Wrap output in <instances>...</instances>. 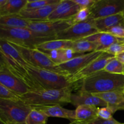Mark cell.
<instances>
[{"mask_svg":"<svg viewBox=\"0 0 124 124\" xmlns=\"http://www.w3.org/2000/svg\"><path fill=\"white\" fill-rule=\"evenodd\" d=\"M72 87L61 89L30 90L26 94L19 96V99L31 108L36 107L68 104L70 103Z\"/></svg>","mask_w":124,"mask_h":124,"instance_id":"obj_1","label":"cell"},{"mask_svg":"<svg viewBox=\"0 0 124 124\" xmlns=\"http://www.w3.org/2000/svg\"><path fill=\"white\" fill-rule=\"evenodd\" d=\"M80 90L88 93H104L124 87V75L113 74L105 70L98 71L81 81Z\"/></svg>","mask_w":124,"mask_h":124,"instance_id":"obj_2","label":"cell"},{"mask_svg":"<svg viewBox=\"0 0 124 124\" xmlns=\"http://www.w3.org/2000/svg\"><path fill=\"white\" fill-rule=\"evenodd\" d=\"M0 39L35 48L41 44L56 39V37L40 36L28 28H0Z\"/></svg>","mask_w":124,"mask_h":124,"instance_id":"obj_3","label":"cell"},{"mask_svg":"<svg viewBox=\"0 0 124 124\" xmlns=\"http://www.w3.org/2000/svg\"><path fill=\"white\" fill-rule=\"evenodd\" d=\"M32 110L20 99H0V119L6 124H25V119Z\"/></svg>","mask_w":124,"mask_h":124,"instance_id":"obj_4","label":"cell"},{"mask_svg":"<svg viewBox=\"0 0 124 124\" xmlns=\"http://www.w3.org/2000/svg\"><path fill=\"white\" fill-rule=\"evenodd\" d=\"M24 68L45 90L61 89L73 86V84L68 81L69 77L61 74L46 69L35 67L29 64Z\"/></svg>","mask_w":124,"mask_h":124,"instance_id":"obj_5","label":"cell"},{"mask_svg":"<svg viewBox=\"0 0 124 124\" xmlns=\"http://www.w3.org/2000/svg\"><path fill=\"white\" fill-rule=\"evenodd\" d=\"M10 44L19 52L24 61L29 65L62 75L57 68L56 64H54L45 53L38 48H29L16 44Z\"/></svg>","mask_w":124,"mask_h":124,"instance_id":"obj_6","label":"cell"},{"mask_svg":"<svg viewBox=\"0 0 124 124\" xmlns=\"http://www.w3.org/2000/svg\"><path fill=\"white\" fill-rule=\"evenodd\" d=\"M98 32L94 20L89 18L85 21L73 24L66 30L58 33L56 35V39L75 41L84 39Z\"/></svg>","mask_w":124,"mask_h":124,"instance_id":"obj_7","label":"cell"},{"mask_svg":"<svg viewBox=\"0 0 124 124\" xmlns=\"http://www.w3.org/2000/svg\"><path fill=\"white\" fill-rule=\"evenodd\" d=\"M73 24L72 18L67 20L30 21L27 28L40 36L56 37L58 33L66 30Z\"/></svg>","mask_w":124,"mask_h":124,"instance_id":"obj_8","label":"cell"},{"mask_svg":"<svg viewBox=\"0 0 124 124\" xmlns=\"http://www.w3.org/2000/svg\"><path fill=\"white\" fill-rule=\"evenodd\" d=\"M124 0H96L90 8V18L96 20L122 13Z\"/></svg>","mask_w":124,"mask_h":124,"instance_id":"obj_9","label":"cell"},{"mask_svg":"<svg viewBox=\"0 0 124 124\" xmlns=\"http://www.w3.org/2000/svg\"><path fill=\"white\" fill-rule=\"evenodd\" d=\"M103 52H93L85 53L69 61L56 65V67L62 75L70 77L84 69L88 64L101 55Z\"/></svg>","mask_w":124,"mask_h":124,"instance_id":"obj_10","label":"cell"},{"mask_svg":"<svg viewBox=\"0 0 124 124\" xmlns=\"http://www.w3.org/2000/svg\"><path fill=\"white\" fill-rule=\"evenodd\" d=\"M115 58V56L113 54L104 52L101 55L88 64L84 69L68 78V81L70 84L73 85L74 84L77 83L79 81H82L85 78L90 76L92 74L104 70L107 64Z\"/></svg>","mask_w":124,"mask_h":124,"instance_id":"obj_11","label":"cell"},{"mask_svg":"<svg viewBox=\"0 0 124 124\" xmlns=\"http://www.w3.org/2000/svg\"><path fill=\"white\" fill-rule=\"evenodd\" d=\"M0 84L19 96L30 91V88L6 67L0 70Z\"/></svg>","mask_w":124,"mask_h":124,"instance_id":"obj_12","label":"cell"},{"mask_svg":"<svg viewBox=\"0 0 124 124\" xmlns=\"http://www.w3.org/2000/svg\"><path fill=\"white\" fill-rule=\"evenodd\" d=\"M81 7L73 0H61L53 12L48 17V21L67 20L71 19Z\"/></svg>","mask_w":124,"mask_h":124,"instance_id":"obj_13","label":"cell"},{"mask_svg":"<svg viewBox=\"0 0 124 124\" xmlns=\"http://www.w3.org/2000/svg\"><path fill=\"white\" fill-rule=\"evenodd\" d=\"M92 94L105 101L114 113L118 110H124V94L122 89Z\"/></svg>","mask_w":124,"mask_h":124,"instance_id":"obj_14","label":"cell"},{"mask_svg":"<svg viewBox=\"0 0 124 124\" xmlns=\"http://www.w3.org/2000/svg\"><path fill=\"white\" fill-rule=\"evenodd\" d=\"M70 103L76 107L80 105H91L99 108L107 107V104L102 99L93 95L91 93L82 91L71 93Z\"/></svg>","mask_w":124,"mask_h":124,"instance_id":"obj_15","label":"cell"},{"mask_svg":"<svg viewBox=\"0 0 124 124\" xmlns=\"http://www.w3.org/2000/svg\"><path fill=\"white\" fill-rule=\"evenodd\" d=\"M84 39L96 44V52H105L113 44L124 42V38H117L107 32H98Z\"/></svg>","mask_w":124,"mask_h":124,"instance_id":"obj_16","label":"cell"},{"mask_svg":"<svg viewBox=\"0 0 124 124\" xmlns=\"http://www.w3.org/2000/svg\"><path fill=\"white\" fill-rule=\"evenodd\" d=\"M60 2V1H59ZM59 3V2H58ZM58 3L51 4L42 8L30 10H22L18 16L30 21H47L50 15L54 11Z\"/></svg>","mask_w":124,"mask_h":124,"instance_id":"obj_17","label":"cell"},{"mask_svg":"<svg viewBox=\"0 0 124 124\" xmlns=\"http://www.w3.org/2000/svg\"><path fill=\"white\" fill-rule=\"evenodd\" d=\"M32 108L36 109L46 114L48 117H60L67 119L71 122L76 121L75 110H70L62 107L60 105H49V106L36 107Z\"/></svg>","mask_w":124,"mask_h":124,"instance_id":"obj_18","label":"cell"},{"mask_svg":"<svg viewBox=\"0 0 124 124\" xmlns=\"http://www.w3.org/2000/svg\"><path fill=\"white\" fill-rule=\"evenodd\" d=\"M94 22L98 32H105L113 27L124 24L122 13L96 19Z\"/></svg>","mask_w":124,"mask_h":124,"instance_id":"obj_19","label":"cell"},{"mask_svg":"<svg viewBox=\"0 0 124 124\" xmlns=\"http://www.w3.org/2000/svg\"><path fill=\"white\" fill-rule=\"evenodd\" d=\"M99 107L91 105H80L75 110L76 121L88 124L98 117Z\"/></svg>","mask_w":124,"mask_h":124,"instance_id":"obj_20","label":"cell"},{"mask_svg":"<svg viewBox=\"0 0 124 124\" xmlns=\"http://www.w3.org/2000/svg\"><path fill=\"white\" fill-rule=\"evenodd\" d=\"M0 48L4 54L5 58L10 59L24 67L29 65L24 61L19 52L7 41L0 39Z\"/></svg>","mask_w":124,"mask_h":124,"instance_id":"obj_21","label":"cell"},{"mask_svg":"<svg viewBox=\"0 0 124 124\" xmlns=\"http://www.w3.org/2000/svg\"><path fill=\"white\" fill-rule=\"evenodd\" d=\"M30 22L18 15H0V28H27Z\"/></svg>","mask_w":124,"mask_h":124,"instance_id":"obj_22","label":"cell"},{"mask_svg":"<svg viewBox=\"0 0 124 124\" xmlns=\"http://www.w3.org/2000/svg\"><path fill=\"white\" fill-rule=\"evenodd\" d=\"M27 2V0H7L0 8V15H18Z\"/></svg>","mask_w":124,"mask_h":124,"instance_id":"obj_23","label":"cell"},{"mask_svg":"<svg viewBox=\"0 0 124 124\" xmlns=\"http://www.w3.org/2000/svg\"><path fill=\"white\" fill-rule=\"evenodd\" d=\"M73 41L68 40L54 39L47 41L36 47V48L44 50H54L72 48Z\"/></svg>","mask_w":124,"mask_h":124,"instance_id":"obj_24","label":"cell"},{"mask_svg":"<svg viewBox=\"0 0 124 124\" xmlns=\"http://www.w3.org/2000/svg\"><path fill=\"white\" fill-rule=\"evenodd\" d=\"M97 48V44L93 42L86 40L85 39L73 41L72 49L76 53L85 54V53H91L96 52Z\"/></svg>","mask_w":124,"mask_h":124,"instance_id":"obj_25","label":"cell"},{"mask_svg":"<svg viewBox=\"0 0 124 124\" xmlns=\"http://www.w3.org/2000/svg\"><path fill=\"white\" fill-rule=\"evenodd\" d=\"M48 116L36 109L32 108L25 119V124H47Z\"/></svg>","mask_w":124,"mask_h":124,"instance_id":"obj_26","label":"cell"},{"mask_svg":"<svg viewBox=\"0 0 124 124\" xmlns=\"http://www.w3.org/2000/svg\"><path fill=\"white\" fill-rule=\"evenodd\" d=\"M104 70L110 73L124 75V64H122L115 57L107 64Z\"/></svg>","mask_w":124,"mask_h":124,"instance_id":"obj_27","label":"cell"},{"mask_svg":"<svg viewBox=\"0 0 124 124\" xmlns=\"http://www.w3.org/2000/svg\"><path fill=\"white\" fill-rule=\"evenodd\" d=\"M61 0H38V1L27 0V2L24 9L30 10L42 8V7H46L49 5L58 3Z\"/></svg>","mask_w":124,"mask_h":124,"instance_id":"obj_28","label":"cell"},{"mask_svg":"<svg viewBox=\"0 0 124 124\" xmlns=\"http://www.w3.org/2000/svg\"><path fill=\"white\" fill-rule=\"evenodd\" d=\"M90 8H81L77 13L72 18L73 24L81 23L87 21L90 18Z\"/></svg>","mask_w":124,"mask_h":124,"instance_id":"obj_29","label":"cell"},{"mask_svg":"<svg viewBox=\"0 0 124 124\" xmlns=\"http://www.w3.org/2000/svg\"><path fill=\"white\" fill-rule=\"evenodd\" d=\"M0 99H11V100H19V96L15 94L0 84Z\"/></svg>","mask_w":124,"mask_h":124,"instance_id":"obj_30","label":"cell"},{"mask_svg":"<svg viewBox=\"0 0 124 124\" xmlns=\"http://www.w3.org/2000/svg\"><path fill=\"white\" fill-rule=\"evenodd\" d=\"M105 52L116 56L124 52V42H117L111 45Z\"/></svg>","mask_w":124,"mask_h":124,"instance_id":"obj_31","label":"cell"},{"mask_svg":"<svg viewBox=\"0 0 124 124\" xmlns=\"http://www.w3.org/2000/svg\"><path fill=\"white\" fill-rule=\"evenodd\" d=\"M105 32L111 34L117 38H124V24L113 27Z\"/></svg>","mask_w":124,"mask_h":124,"instance_id":"obj_32","label":"cell"},{"mask_svg":"<svg viewBox=\"0 0 124 124\" xmlns=\"http://www.w3.org/2000/svg\"><path fill=\"white\" fill-rule=\"evenodd\" d=\"M113 111L108 107L99 108L98 117H99V118L103 119L108 120L113 118Z\"/></svg>","mask_w":124,"mask_h":124,"instance_id":"obj_33","label":"cell"},{"mask_svg":"<svg viewBox=\"0 0 124 124\" xmlns=\"http://www.w3.org/2000/svg\"><path fill=\"white\" fill-rule=\"evenodd\" d=\"M87 124H123L119 122L118 121H116V119L113 117L110 119H103L97 117L95 119L93 120L91 122H88Z\"/></svg>","mask_w":124,"mask_h":124,"instance_id":"obj_34","label":"cell"},{"mask_svg":"<svg viewBox=\"0 0 124 124\" xmlns=\"http://www.w3.org/2000/svg\"><path fill=\"white\" fill-rule=\"evenodd\" d=\"M73 1L75 3L77 4L81 7V8H90L94 4L96 0H73Z\"/></svg>","mask_w":124,"mask_h":124,"instance_id":"obj_35","label":"cell"},{"mask_svg":"<svg viewBox=\"0 0 124 124\" xmlns=\"http://www.w3.org/2000/svg\"><path fill=\"white\" fill-rule=\"evenodd\" d=\"M0 62L2 64H3L5 67L7 65V62H6V58H5V56L4 54V53H2V52L1 51V48H0Z\"/></svg>","mask_w":124,"mask_h":124,"instance_id":"obj_36","label":"cell"},{"mask_svg":"<svg viewBox=\"0 0 124 124\" xmlns=\"http://www.w3.org/2000/svg\"><path fill=\"white\" fill-rule=\"evenodd\" d=\"M115 57H116V59H118L122 64H124V52L122 53H120L119 54H117V55L115 56Z\"/></svg>","mask_w":124,"mask_h":124,"instance_id":"obj_37","label":"cell"},{"mask_svg":"<svg viewBox=\"0 0 124 124\" xmlns=\"http://www.w3.org/2000/svg\"><path fill=\"white\" fill-rule=\"evenodd\" d=\"M87 124L85 122H81V121H75L73 122H71L70 124Z\"/></svg>","mask_w":124,"mask_h":124,"instance_id":"obj_38","label":"cell"},{"mask_svg":"<svg viewBox=\"0 0 124 124\" xmlns=\"http://www.w3.org/2000/svg\"><path fill=\"white\" fill-rule=\"evenodd\" d=\"M7 0H0V8L2 7L6 3Z\"/></svg>","mask_w":124,"mask_h":124,"instance_id":"obj_39","label":"cell"},{"mask_svg":"<svg viewBox=\"0 0 124 124\" xmlns=\"http://www.w3.org/2000/svg\"><path fill=\"white\" fill-rule=\"evenodd\" d=\"M4 67H5L4 65L3 64H2L1 62H0V70H2V69H3Z\"/></svg>","mask_w":124,"mask_h":124,"instance_id":"obj_40","label":"cell"},{"mask_svg":"<svg viewBox=\"0 0 124 124\" xmlns=\"http://www.w3.org/2000/svg\"><path fill=\"white\" fill-rule=\"evenodd\" d=\"M0 124H6L5 123V122H4L3 121H2V120H1V119H0Z\"/></svg>","mask_w":124,"mask_h":124,"instance_id":"obj_41","label":"cell"},{"mask_svg":"<svg viewBox=\"0 0 124 124\" xmlns=\"http://www.w3.org/2000/svg\"><path fill=\"white\" fill-rule=\"evenodd\" d=\"M122 15H123V16H124V8L123 12H122Z\"/></svg>","mask_w":124,"mask_h":124,"instance_id":"obj_42","label":"cell"},{"mask_svg":"<svg viewBox=\"0 0 124 124\" xmlns=\"http://www.w3.org/2000/svg\"><path fill=\"white\" fill-rule=\"evenodd\" d=\"M122 92H123V93H124V87L123 88H122Z\"/></svg>","mask_w":124,"mask_h":124,"instance_id":"obj_43","label":"cell"},{"mask_svg":"<svg viewBox=\"0 0 124 124\" xmlns=\"http://www.w3.org/2000/svg\"></svg>","mask_w":124,"mask_h":124,"instance_id":"obj_44","label":"cell"},{"mask_svg":"<svg viewBox=\"0 0 124 124\" xmlns=\"http://www.w3.org/2000/svg\"></svg>","mask_w":124,"mask_h":124,"instance_id":"obj_45","label":"cell"},{"mask_svg":"<svg viewBox=\"0 0 124 124\" xmlns=\"http://www.w3.org/2000/svg\"></svg>","mask_w":124,"mask_h":124,"instance_id":"obj_46","label":"cell"}]
</instances>
